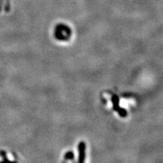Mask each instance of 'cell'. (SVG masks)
Segmentation results:
<instances>
[{"label": "cell", "mask_w": 163, "mask_h": 163, "mask_svg": "<svg viewBox=\"0 0 163 163\" xmlns=\"http://www.w3.org/2000/svg\"><path fill=\"white\" fill-rule=\"evenodd\" d=\"M17 155L8 150H0V162H18Z\"/></svg>", "instance_id": "obj_1"}, {"label": "cell", "mask_w": 163, "mask_h": 163, "mask_svg": "<svg viewBox=\"0 0 163 163\" xmlns=\"http://www.w3.org/2000/svg\"><path fill=\"white\" fill-rule=\"evenodd\" d=\"M85 148H86V146L84 143L81 142L78 146L79 162H84L85 158Z\"/></svg>", "instance_id": "obj_2"}]
</instances>
